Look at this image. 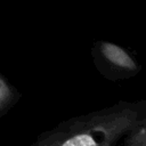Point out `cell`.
<instances>
[{
	"label": "cell",
	"mask_w": 146,
	"mask_h": 146,
	"mask_svg": "<svg viewBox=\"0 0 146 146\" xmlns=\"http://www.w3.org/2000/svg\"><path fill=\"white\" fill-rule=\"evenodd\" d=\"M13 97L9 86L0 78V110L9 105L10 98Z\"/></svg>",
	"instance_id": "3"
},
{
	"label": "cell",
	"mask_w": 146,
	"mask_h": 146,
	"mask_svg": "<svg viewBox=\"0 0 146 146\" xmlns=\"http://www.w3.org/2000/svg\"><path fill=\"white\" fill-rule=\"evenodd\" d=\"M100 52L104 58L113 64L117 68H122L124 71H136L137 65L132 60V58L125 52L121 47L111 43V42H103L100 44Z\"/></svg>",
	"instance_id": "2"
},
{
	"label": "cell",
	"mask_w": 146,
	"mask_h": 146,
	"mask_svg": "<svg viewBox=\"0 0 146 146\" xmlns=\"http://www.w3.org/2000/svg\"><path fill=\"white\" fill-rule=\"evenodd\" d=\"M144 122L145 105L119 104L64 122L33 146H113Z\"/></svg>",
	"instance_id": "1"
}]
</instances>
